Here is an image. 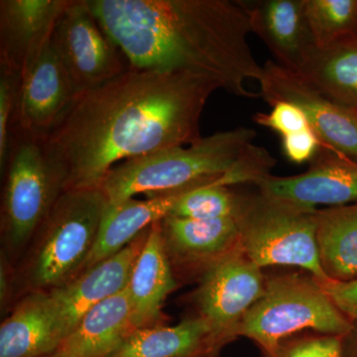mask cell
I'll return each instance as SVG.
<instances>
[{
    "mask_svg": "<svg viewBox=\"0 0 357 357\" xmlns=\"http://www.w3.org/2000/svg\"><path fill=\"white\" fill-rule=\"evenodd\" d=\"M220 89L208 77L131 69L77 96L45 138L65 191L100 189L114 166L202 138L199 121Z\"/></svg>",
    "mask_w": 357,
    "mask_h": 357,
    "instance_id": "1",
    "label": "cell"
},
{
    "mask_svg": "<svg viewBox=\"0 0 357 357\" xmlns=\"http://www.w3.org/2000/svg\"><path fill=\"white\" fill-rule=\"evenodd\" d=\"M103 30L131 69L208 77L241 98L263 69L249 47L251 32L241 1L88 0Z\"/></svg>",
    "mask_w": 357,
    "mask_h": 357,
    "instance_id": "2",
    "label": "cell"
},
{
    "mask_svg": "<svg viewBox=\"0 0 357 357\" xmlns=\"http://www.w3.org/2000/svg\"><path fill=\"white\" fill-rule=\"evenodd\" d=\"M107 204L100 189L61 195L14 266V304L27 294L62 287L81 274Z\"/></svg>",
    "mask_w": 357,
    "mask_h": 357,
    "instance_id": "3",
    "label": "cell"
},
{
    "mask_svg": "<svg viewBox=\"0 0 357 357\" xmlns=\"http://www.w3.org/2000/svg\"><path fill=\"white\" fill-rule=\"evenodd\" d=\"M255 137V129L237 128L199 138L188 147L128 160L109 171L100 189L114 204L136 195L149 198L218 184Z\"/></svg>",
    "mask_w": 357,
    "mask_h": 357,
    "instance_id": "4",
    "label": "cell"
},
{
    "mask_svg": "<svg viewBox=\"0 0 357 357\" xmlns=\"http://www.w3.org/2000/svg\"><path fill=\"white\" fill-rule=\"evenodd\" d=\"M44 139L17 130L13 134L3 172L0 255L13 266L65 192L64 171L47 151Z\"/></svg>",
    "mask_w": 357,
    "mask_h": 357,
    "instance_id": "5",
    "label": "cell"
},
{
    "mask_svg": "<svg viewBox=\"0 0 357 357\" xmlns=\"http://www.w3.org/2000/svg\"><path fill=\"white\" fill-rule=\"evenodd\" d=\"M356 326L314 277L284 272L266 275L264 293L244 318L239 337L252 340L265 356L298 333L349 337Z\"/></svg>",
    "mask_w": 357,
    "mask_h": 357,
    "instance_id": "6",
    "label": "cell"
},
{
    "mask_svg": "<svg viewBox=\"0 0 357 357\" xmlns=\"http://www.w3.org/2000/svg\"><path fill=\"white\" fill-rule=\"evenodd\" d=\"M318 211L260 192L244 195L236 218L243 252L261 269L300 268L319 282L330 281L319 258Z\"/></svg>",
    "mask_w": 357,
    "mask_h": 357,
    "instance_id": "7",
    "label": "cell"
},
{
    "mask_svg": "<svg viewBox=\"0 0 357 357\" xmlns=\"http://www.w3.org/2000/svg\"><path fill=\"white\" fill-rule=\"evenodd\" d=\"M77 96L102 86L129 69L119 47L103 30L88 0H70L52 35Z\"/></svg>",
    "mask_w": 357,
    "mask_h": 357,
    "instance_id": "8",
    "label": "cell"
},
{
    "mask_svg": "<svg viewBox=\"0 0 357 357\" xmlns=\"http://www.w3.org/2000/svg\"><path fill=\"white\" fill-rule=\"evenodd\" d=\"M265 283L263 269L241 248L211 270L190 295L192 314L206 321L229 344L239 337L241 324L261 298Z\"/></svg>",
    "mask_w": 357,
    "mask_h": 357,
    "instance_id": "9",
    "label": "cell"
},
{
    "mask_svg": "<svg viewBox=\"0 0 357 357\" xmlns=\"http://www.w3.org/2000/svg\"><path fill=\"white\" fill-rule=\"evenodd\" d=\"M262 69L259 93L268 105L287 102L297 105L324 144L357 160V110L333 102L299 73L275 61H267Z\"/></svg>",
    "mask_w": 357,
    "mask_h": 357,
    "instance_id": "10",
    "label": "cell"
},
{
    "mask_svg": "<svg viewBox=\"0 0 357 357\" xmlns=\"http://www.w3.org/2000/svg\"><path fill=\"white\" fill-rule=\"evenodd\" d=\"M162 241L178 285L199 284L241 248L236 218L191 220L167 215L160 222Z\"/></svg>",
    "mask_w": 357,
    "mask_h": 357,
    "instance_id": "11",
    "label": "cell"
},
{
    "mask_svg": "<svg viewBox=\"0 0 357 357\" xmlns=\"http://www.w3.org/2000/svg\"><path fill=\"white\" fill-rule=\"evenodd\" d=\"M259 192L305 208L347 206L357 202V160L321 143L306 172L278 177L270 174Z\"/></svg>",
    "mask_w": 357,
    "mask_h": 357,
    "instance_id": "12",
    "label": "cell"
},
{
    "mask_svg": "<svg viewBox=\"0 0 357 357\" xmlns=\"http://www.w3.org/2000/svg\"><path fill=\"white\" fill-rule=\"evenodd\" d=\"M150 227L116 255L84 270L62 287L48 292L66 337L91 309L126 290L134 265L146 243Z\"/></svg>",
    "mask_w": 357,
    "mask_h": 357,
    "instance_id": "13",
    "label": "cell"
},
{
    "mask_svg": "<svg viewBox=\"0 0 357 357\" xmlns=\"http://www.w3.org/2000/svg\"><path fill=\"white\" fill-rule=\"evenodd\" d=\"M70 0H1L0 69L21 79L51 42Z\"/></svg>",
    "mask_w": 357,
    "mask_h": 357,
    "instance_id": "14",
    "label": "cell"
},
{
    "mask_svg": "<svg viewBox=\"0 0 357 357\" xmlns=\"http://www.w3.org/2000/svg\"><path fill=\"white\" fill-rule=\"evenodd\" d=\"M77 98L51 42L21 77L14 130L46 138Z\"/></svg>",
    "mask_w": 357,
    "mask_h": 357,
    "instance_id": "15",
    "label": "cell"
},
{
    "mask_svg": "<svg viewBox=\"0 0 357 357\" xmlns=\"http://www.w3.org/2000/svg\"><path fill=\"white\" fill-rule=\"evenodd\" d=\"M251 32L262 40L277 64L298 72L314 48L305 0L241 1Z\"/></svg>",
    "mask_w": 357,
    "mask_h": 357,
    "instance_id": "16",
    "label": "cell"
},
{
    "mask_svg": "<svg viewBox=\"0 0 357 357\" xmlns=\"http://www.w3.org/2000/svg\"><path fill=\"white\" fill-rule=\"evenodd\" d=\"M48 292L21 297L0 326V357H46L64 342Z\"/></svg>",
    "mask_w": 357,
    "mask_h": 357,
    "instance_id": "17",
    "label": "cell"
},
{
    "mask_svg": "<svg viewBox=\"0 0 357 357\" xmlns=\"http://www.w3.org/2000/svg\"><path fill=\"white\" fill-rule=\"evenodd\" d=\"M227 345L206 321L191 314L176 326L132 331L107 357H218Z\"/></svg>",
    "mask_w": 357,
    "mask_h": 357,
    "instance_id": "18",
    "label": "cell"
},
{
    "mask_svg": "<svg viewBox=\"0 0 357 357\" xmlns=\"http://www.w3.org/2000/svg\"><path fill=\"white\" fill-rule=\"evenodd\" d=\"M160 222L150 227L128 286L133 331L166 324L162 309L168 296L180 287L167 258Z\"/></svg>",
    "mask_w": 357,
    "mask_h": 357,
    "instance_id": "19",
    "label": "cell"
},
{
    "mask_svg": "<svg viewBox=\"0 0 357 357\" xmlns=\"http://www.w3.org/2000/svg\"><path fill=\"white\" fill-rule=\"evenodd\" d=\"M189 192L157 195L145 199L131 198L107 204L95 246L83 271L116 255L141 232L170 215L178 199Z\"/></svg>",
    "mask_w": 357,
    "mask_h": 357,
    "instance_id": "20",
    "label": "cell"
},
{
    "mask_svg": "<svg viewBox=\"0 0 357 357\" xmlns=\"http://www.w3.org/2000/svg\"><path fill=\"white\" fill-rule=\"evenodd\" d=\"M132 331L126 287L91 309L60 347L46 357H107Z\"/></svg>",
    "mask_w": 357,
    "mask_h": 357,
    "instance_id": "21",
    "label": "cell"
},
{
    "mask_svg": "<svg viewBox=\"0 0 357 357\" xmlns=\"http://www.w3.org/2000/svg\"><path fill=\"white\" fill-rule=\"evenodd\" d=\"M297 73L333 102L357 110V37L314 47Z\"/></svg>",
    "mask_w": 357,
    "mask_h": 357,
    "instance_id": "22",
    "label": "cell"
},
{
    "mask_svg": "<svg viewBox=\"0 0 357 357\" xmlns=\"http://www.w3.org/2000/svg\"><path fill=\"white\" fill-rule=\"evenodd\" d=\"M318 244L330 280H357V202L318 211Z\"/></svg>",
    "mask_w": 357,
    "mask_h": 357,
    "instance_id": "23",
    "label": "cell"
},
{
    "mask_svg": "<svg viewBox=\"0 0 357 357\" xmlns=\"http://www.w3.org/2000/svg\"><path fill=\"white\" fill-rule=\"evenodd\" d=\"M305 14L317 48L357 37V0H305Z\"/></svg>",
    "mask_w": 357,
    "mask_h": 357,
    "instance_id": "24",
    "label": "cell"
},
{
    "mask_svg": "<svg viewBox=\"0 0 357 357\" xmlns=\"http://www.w3.org/2000/svg\"><path fill=\"white\" fill-rule=\"evenodd\" d=\"M244 195L227 185L211 184L187 192L174 206L170 217L191 220L236 218L243 208Z\"/></svg>",
    "mask_w": 357,
    "mask_h": 357,
    "instance_id": "25",
    "label": "cell"
},
{
    "mask_svg": "<svg viewBox=\"0 0 357 357\" xmlns=\"http://www.w3.org/2000/svg\"><path fill=\"white\" fill-rule=\"evenodd\" d=\"M345 337L316 332L298 333L282 340L265 357H342Z\"/></svg>",
    "mask_w": 357,
    "mask_h": 357,
    "instance_id": "26",
    "label": "cell"
},
{
    "mask_svg": "<svg viewBox=\"0 0 357 357\" xmlns=\"http://www.w3.org/2000/svg\"><path fill=\"white\" fill-rule=\"evenodd\" d=\"M20 79L0 69V170L4 172L9 153L17 109Z\"/></svg>",
    "mask_w": 357,
    "mask_h": 357,
    "instance_id": "27",
    "label": "cell"
},
{
    "mask_svg": "<svg viewBox=\"0 0 357 357\" xmlns=\"http://www.w3.org/2000/svg\"><path fill=\"white\" fill-rule=\"evenodd\" d=\"M253 121L280 134L282 137L311 126L305 112L297 105L287 102L274 103L271 112H258L253 116Z\"/></svg>",
    "mask_w": 357,
    "mask_h": 357,
    "instance_id": "28",
    "label": "cell"
},
{
    "mask_svg": "<svg viewBox=\"0 0 357 357\" xmlns=\"http://www.w3.org/2000/svg\"><path fill=\"white\" fill-rule=\"evenodd\" d=\"M318 134L312 126L282 137V149L286 158L295 164L311 162L321 145Z\"/></svg>",
    "mask_w": 357,
    "mask_h": 357,
    "instance_id": "29",
    "label": "cell"
},
{
    "mask_svg": "<svg viewBox=\"0 0 357 357\" xmlns=\"http://www.w3.org/2000/svg\"><path fill=\"white\" fill-rule=\"evenodd\" d=\"M333 304L357 325V280L319 282Z\"/></svg>",
    "mask_w": 357,
    "mask_h": 357,
    "instance_id": "30",
    "label": "cell"
},
{
    "mask_svg": "<svg viewBox=\"0 0 357 357\" xmlns=\"http://www.w3.org/2000/svg\"><path fill=\"white\" fill-rule=\"evenodd\" d=\"M14 266L6 256L0 255V309L7 316L14 306Z\"/></svg>",
    "mask_w": 357,
    "mask_h": 357,
    "instance_id": "31",
    "label": "cell"
},
{
    "mask_svg": "<svg viewBox=\"0 0 357 357\" xmlns=\"http://www.w3.org/2000/svg\"><path fill=\"white\" fill-rule=\"evenodd\" d=\"M342 357H357V328L345 337L344 354Z\"/></svg>",
    "mask_w": 357,
    "mask_h": 357,
    "instance_id": "32",
    "label": "cell"
}]
</instances>
